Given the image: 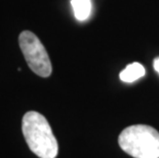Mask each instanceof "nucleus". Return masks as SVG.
<instances>
[{"label": "nucleus", "instance_id": "obj_5", "mask_svg": "<svg viewBox=\"0 0 159 158\" xmlns=\"http://www.w3.org/2000/svg\"><path fill=\"white\" fill-rule=\"evenodd\" d=\"M74 16L78 21H85L89 18L91 13L90 0H71Z\"/></svg>", "mask_w": 159, "mask_h": 158}, {"label": "nucleus", "instance_id": "obj_2", "mask_svg": "<svg viewBox=\"0 0 159 158\" xmlns=\"http://www.w3.org/2000/svg\"><path fill=\"white\" fill-rule=\"evenodd\" d=\"M118 143L124 152L134 158H159V133L149 125L126 127L119 134Z\"/></svg>", "mask_w": 159, "mask_h": 158}, {"label": "nucleus", "instance_id": "obj_3", "mask_svg": "<svg viewBox=\"0 0 159 158\" xmlns=\"http://www.w3.org/2000/svg\"><path fill=\"white\" fill-rule=\"evenodd\" d=\"M19 44L30 69L40 77L50 76L52 63L38 37L30 31H23L19 36Z\"/></svg>", "mask_w": 159, "mask_h": 158}, {"label": "nucleus", "instance_id": "obj_6", "mask_svg": "<svg viewBox=\"0 0 159 158\" xmlns=\"http://www.w3.org/2000/svg\"><path fill=\"white\" fill-rule=\"evenodd\" d=\"M154 69L159 74V58H156L154 60Z\"/></svg>", "mask_w": 159, "mask_h": 158}, {"label": "nucleus", "instance_id": "obj_1", "mask_svg": "<svg viewBox=\"0 0 159 158\" xmlns=\"http://www.w3.org/2000/svg\"><path fill=\"white\" fill-rule=\"evenodd\" d=\"M22 130L30 150L40 158H55L59 152L56 137L43 115L35 111L27 112L22 120Z\"/></svg>", "mask_w": 159, "mask_h": 158}, {"label": "nucleus", "instance_id": "obj_4", "mask_svg": "<svg viewBox=\"0 0 159 158\" xmlns=\"http://www.w3.org/2000/svg\"><path fill=\"white\" fill-rule=\"evenodd\" d=\"M145 75V68L140 63H133L126 66V68L120 72L119 78L121 81L131 83L137 81Z\"/></svg>", "mask_w": 159, "mask_h": 158}]
</instances>
